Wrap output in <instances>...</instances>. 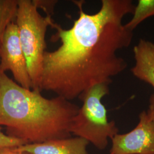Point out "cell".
<instances>
[{"mask_svg":"<svg viewBox=\"0 0 154 154\" xmlns=\"http://www.w3.org/2000/svg\"><path fill=\"white\" fill-rule=\"evenodd\" d=\"M79 17L72 28L65 29L54 23L53 41L61 46L44 55L40 90L52 91L67 100L78 98L94 86L107 83L124 72L127 63L118 55L119 50L132 42L133 32L123 23L133 14L131 0H102L94 14L83 9V2L75 1Z\"/></svg>","mask_w":154,"mask_h":154,"instance_id":"6da1fadb","label":"cell"},{"mask_svg":"<svg viewBox=\"0 0 154 154\" xmlns=\"http://www.w3.org/2000/svg\"><path fill=\"white\" fill-rule=\"evenodd\" d=\"M79 107L57 96L23 88L0 70V126L27 144L71 137L72 121Z\"/></svg>","mask_w":154,"mask_h":154,"instance_id":"7a4b0ae2","label":"cell"},{"mask_svg":"<svg viewBox=\"0 0 154 154\" xmlns=\"http://www.w3.org/2000/svg\"><path fill=\"white\" fill-rule=\"evenodd\" d=\"M110 85H96L79 95L82 105L70 127L72 134L86 140L100 150L105 149L109 140L119 133L116 122L109 121L107 111L102 102V98L109 93Z\"/></svg>","mask_w":154,"mask_h":154,"instance_id":"3957f363","label":"cell"},{"mask_svg":"<svg viewBox=\"0 0 154 154\" xmlns=\"http://www.w3.org/2000/svg\"><path fill=\"white\" fill-rule=\"evenodd\" d=\"M16 24L25 56L32 90H40L48 28L54 24L51 16H42L33 0H18Z\"/></svg>","mask_w":154,"mask_h":154,"instance_id":"277c9868","label":"cell"},{"mask_svg":"<svg viewBox=\"0 0 154 154\" xmlns=\"http://www.w3.org/2000/svg\"><path fill=\"white\" fill-rule=\"evenodd\" d=\"M0 70L4 72H11L17 83L23 88L32 89L27 62L14 22L8 25L2 39L0 49Z\"/></svg>","mask_w":154,"mask_h":154,"instance_id":"5b68a950","label":"cell"},{"mask_svg":"<svg viewBox=\"0 0 154 154\" xmlns=\"http://www.w3.org/2000/svg\"><path fill=\"white\" fill-rule=\"evenodd\" d=\"M139 122L130 132L111 138L110 154H154V121L143 111Z\"/></svg>","mask_w":154,"mask_h":154,"instance_id":"8992f818","label":"cell"},{"mask_svg":"<svg viewBox=\"0 0 154 154\" xmlns=\"http://www.w3.org/2000/svg\"><path fill=\"white\" fill-rule=\"evenodd\" d=\"M88 144L86 140L75 137L26 144L16 148L18 151L29 154H88Z\"/></svg>","mask_w":154,"mask_h":154,"instance_id":"52a82bcc","label":"cell"},{"mask_svg":"<svg viewBox=\"0 0 154 154\" xmlns=\"http://www.w3.org/2000/svg\"><path fill=\"white\" fill-rule=\"evenodd\" d=\"M133 51L135 65L131 69L132 74L154 88V42L140 39Z\"/></svg>","mask_w":154,"mask_h":154,"instance_id":"ba28073f","label":"cell"},{"mask_svg":"<svg viewBox=\"0 0 154 154\" xmlns=\"http://www.w3.org/2000/svg\"><path fill=\"white\" fill-rule=\"evenodd\" d=\"M132 15L131 20L125 24V26L133 32L143 21L154 16V0H139Z\"/></svg>","mask_w":154,"mask_h":154,"instance_id":"9c48e42d","label":"cell"},{"mask_svg":"<svg viewBox=\"0 0 154 154\" xmlns=\"http://www.w3.org/2000/svg\"><path fill=\"white\" fill-rule=\"evenodd\" d=\"M18 0H0V49L6 29L16 20Z\"/></svg>","mask_w":154,"mask_h":154,"instance_id":"30bf717a","label":"cell"},{"mask_svg":"<svg viewBox=\"0 0 154 154\" xmlns=\"http://www.w3.org/2000/svg\"><path fill=\"white\" fill-rule=\"evenodd\" d=\"M2 128L0 126V149L19 147L27 143L17 138H13L2 131Z\"/></svg>","mask_w":154,"mask_h":154,"instance_id":"8fae6325","label":"cell"},{"mask_svg":"<svg viewBox=\"0 0 154 154\" xmlns=\"http://www.w3.org/2000/svg\"><path fill=\"white\" fill-rule=\"evenodd\" d=\"M33 1L38 9H42L46 12V15L49 16H51L55 4L58 2L54 0H33Z\"/></svg>","mask_w":154,"mask_h":154,"instance_id":"7c38bea8","label":"cell"},{"mask_svg":"<svg viewBox=\"0 0 154 154\" xmlns=\"http://www.w3.org/2000/svg\"><path fill=\"white\" fill-rule=\"evenodd\" d=\"M147 113L149 117L154 121V94H152L149 99V109Z\"/></svg>","mask_w":154,"mask_h":154,"instance_id":"4fadbf2b","label":"cell"},{"mask_svg":"<svg viewBox=\"0 0 154 154\" xmlns=\"http://www.w3.org/2000/svg\"><path fill=\"white\" fill-rule=\"evenodd\" d=\"M16 147L0 149V154H29L27 152L18 151Z\"/></svg>","mask_w":154,"mask_h":154,"instance_id":"5bb4252c","label":"cell"}]
</instances>
